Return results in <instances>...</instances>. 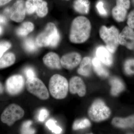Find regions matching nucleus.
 <instances>
[{"label": "nucleus", "mask_w": 134, "mask_h": 134, "mask_svg": "<svg viewBox=\"0 0 134 134\" xmlns=\"http://www.w3.org/2000/svg\"><path fill=\"white\" fill-rule=\"evenodd\" d=\"M91 30V24L87 18L83 16L77 17L71 24L70 40L75 44L84 43L90 37Z\"/></svg>", "instance_id": "1"}, {"label": "nucleus", "mask_w": 134, "mask_h": 134, "mask_svg": "<svg viewBox=\"0 0 134 134\" xmlns=\"http://www.w3.org/2000/svg\"><path fill=\"white\" fill-rule=\"evenodd\" d=\"M60 40V34L57 27L53 23H49L36 38V42L38 47H55Z\"/></svg>", "instance_id": "2"}, {"label": "nucleus", "mask_w": 134, "mask_h": 134, "mask_svg": "<svg viewBox=\"0 0 134 134\" xmlns=\"http://www.w3.org/2000/svg\"><path fill=\"white\" fill-rule=\"evenodd\" d=\"M48 88L50 94L54 98L63 99L66 97L68 92V82L64 76L55 74L50 78Z\"/></svg>", "instance_id": "3"}, {"label": "nucleus", "mask_w": 134, "mask_h": 134, "mask_svg": "<svg viewBox=\"0 0 134 134\" xmlns=\"http://www.w3.org/2000/svg\"><path fill=\"white\" fill-rule=\"evenodd\" d=\"M99 34L107 49L112 53H115L120 44V34L118 29L114 26L110 28L102 26L99 29Z\"/></svg>", "instance_id": "4"}, {"label": "nucleus", "mask_w": 134, "mask_h": 134, "mask_svg": "<svg viewBox=\"0 0 134 134\" xmlns=\"http://www.w3.org/2000/svg\"><path fill=\"white\" fill-rule=\"evenodd\" d=\"M111 114L110 108L106 105L102 99H96L94 100L90 107L88 114L92 120L99 122L108 119Z\"/></svg>", "instance_id": "5"}, {"label": "nucleus", "mask_w": 134, "mask_h": 134, "mask_svg": "<svg viewBox=\"0 0 134 134\" xmlns=\"http://www.w3.org/2000/svg\"><path fill=\"white\" fill-rule=\"evenodd\" d=\"M24 115V111L19 105L12 104L8 106L1 116L2 122L11 126L17 121L21 119Z\"/></svg>", "instance_id": "6"}, {"label": "nucleus", "mask_w": 134, "mask_h": 134, "mask_svg": "<svg viewBox=\"0 0 134 134\" xmlns=\"http://www.w3.org/2000/svg\"><path fill=\"white\" fill-rule=\"evenodd\" d=\"M27 90L41 100H46L49 97L48 90L40 79L34 77L27 79L26 82Z\"/></svg>", "instance_id": "7"}, {"label": "nucleus", "mask_w": 134, "mask_h": 134, "mask_svg": "<svg viewBox=\"0 0 134 134\" xmlns=\"http://www.w3.org/2000/svg\"><path fill=\"white\" fill-rule=\"evenodd\" d=\"M25 3L26 12L29 15L36 12L38 16L43 18L48 14V5L44 0H26Z\"/></svg>", "instance_id": "8"}, {"label": "nucleus", "mask_w": 134, "mask_h": 134, "mask_svg": "<svg viewBox=\"0 0 134 134\" xmlns=\"http://www.w3.org/2000/svg\"><path fill=\"white\" fill-rule=\"evenodd\" d=\"M25 79L23 76L15 75L10 77L6 82V90L8 93L12 96L17 95L24 88Z\"/></svg>", "instance_id": "9"}, {"label": "nucleus", "mask_w": 134, "mask_h": 134, "mask_svg": "<svg viewBox=\"0 0 134 134\" xmlns=\"http://www.w3.org/2000/svg\"><path fill=\"white\" fill-rule=\"evenodd\" d=\"M26 12L25 3L23 0H18L10 8V19L16 23H21L24 20Z\"/></svg>", "instance_id": "10"}, {"label": "nucleus", "mask_w": 134, "mask_h": 134, "mask_svg": "<svg viewBox=\"0 0 134 134\" xmlns=\"http://www.w3.org/2000/svg\"><path fill=\"white\" fill-rule=\"evenodd\" d=\"M81 56L78 53L71 52L63 55L60 59L62 66L66 69H72L80 64Z\"/></svg>", "instance_id": "11"}, {"label": "nucleus", "mask_w": 134, "mask_h": 134, "mask_svg": "<svg viewBox=\"0 0 134 134\" xmlns=\"http://www.w3.org/2000/svg\"><path fill=\"white\" fill-rule=\"evenodd\" d=\"M119 44L129 50L134 48V31L129 26H126L120 33Z\"/></svg>", "instance_id": "12"}, {"label": "nucleus", "mask_w": 134, "mask_h": 134, "mask_svg": "<svg viewBox=\"0 0 134 134\" xmlns=\"http://www.w3.org/2000/svg\"><path fill=\"white\" fill-rule=\"evenodd\" d=\"M69 89L70 93L78 94L80 97H83L86 93L85 84L82 79L78 76H74L70 80Z\"/></svg>", "instance_id": "13"}, {"label": "nucleus", "mask_w": 134, "mask_h": 134, "mask_svg": "<svg viewBox=\"0 0 134 134\" xmlns=\"http://www.w3.org/2000/svg\"><path fill=\"white\" fill-rule=\"evenodd\" d=\"M43 60L46 66L52 69H60L62 67L60 59L56 53H48L43 57Z\"/></svg>", "instance_id": "14"}, {"label": "nucleus", "mask_w": 134, "mask_h": 134, "mask_svg": "<svg viewBox=\"0 0 134 134\" xmlns=\"http://www.w3.org/2000/svg\"><path fill=\"white\" fill-rule=\"evenodd\" d=\"M111 53L106 47L103 46H99L96 50L97 58L104 65L108 66H111L113 63V59Z\"/></svg>", "instance_id": "15"}, {"label": "nucleus", "mask_w": 134, "mask_h": 134, "mask_svg": "<svg viewBox=\"0 0 134 134\" xmlns=\"http://www.w3.org/2000/svg\"><path fill=\"white\" fill-rule=\"evenodd\" d=\"M80 66L77 70L79 74L85 76H88L91 73L92 68V60L89 57H85L81 60Z\"/></svg>", "instance_id": "16"}, {"label": "nucleus", "mask_w": 134, "mask_h": 134, "mask_svg": "<svg viewBox=\"0 0 134 134\" xmlns=\"http://www.w3.org/2000/svg\"><path fill=\"white\" fill-rule=\"evenodd\" d=\"M111 123L113 126L120 128L131 127L134 125V115L126 118L115 117Z\"/></svg>", "instance_id": "17"}, {"label": "nucleus", "mask_w": 134, "mask_h": 134, "mask_svg": "<svg viewBox=\"0 0 134 134\" xmlns=\"http://www.w3.org/2000/svg\"><path fill=\"white\" fill-rule=\"evenodd\" d=\"M111 86V93L113 96H117L125 89V85L121 80L116 77L111 78L110 80Z\"/></svg>", "instance_id": "18"}, {"label": "nucleus", "mask_w": 134, "mask_h": 134, "mask_svg": "<svg viewBox=\"0 0 134 134\" xmlns=\"http://www.w3.org/2000/svg\"><path fill=\"white\" fill-rule=\"evenodd\" d=\"M103 65L104 64L97 57H95L92 59V65L94 71L99 76L107 77L109 75V72Z\"/></svg>", "instance_id": "19"}, {"label": "nucleus", "mask_w": 134, "mask_h": 134, "mask_svg": "<svg viewBox=\"0 0 134 134\" xmlns=\"http://www.w3.org/2000/svg\"><path fill=\"white\" fill-rule=\"evenodd\" d=\"M73 6L77 12L82 14H86L89 12L90 3L88 0H75Z\"/></svg>", "instance_id": "20"}, {"label": "nucleus", "mask_w": 134, "mask_h": 134, "mask_svg": "<svg viewBox=\"0 0 134 134\" xmlns=\"http://www.w3.org/2000/svg\"><path fill=\"white\" fill-rule=\"evenodd\" d=\"M127 10L122 6L116 5L112 11L113 17L117 22L124 21L126 16Z\"/></svg>", "instance_id": "21"}, {"label": "nucleus", "mask_w": 134, "mask_h": 134, "mask_svg": "<svg viewBox=\"0 0 134 134\" xmlns=\"http://www.w3.org/2000/svg\"><path fill=\"white\" fill-rule=\"evenodd\" d=\"M14 54L9 52L5 54L0 59V69L5 68L13 65L15 61Z\"/></svg>", "instance_id": "22"}, {"label": "nucleus", "mask_w": 134, "mask_h": 134, "mask_svg": "<svg viewBox=\"0 0 134 134\" xmlns=\"http://www.w3.org/2000/svg\"><path fill=\"white\" fill-rule=\"evenodd\" d=\"M34 25L30 22H25L17 29L16 34L20 37H25L33 31Z\"/></svg>", "instance_id": "23"}, {"label": "nucleus", "mask_w": 134, "mask_h": 134, "mask_svg": "<svg viewBox=\"0 0 134 134\" xmlns=\"http://www.w3.org/2000/svg\"><path fill=\"white\" fill-rule=\"evenodd\" d=\"M23 46L26 51L29 53L34 52L37 49L38 46L36 41L31 38H28L24 40Z\"/></svg>", "instance_id": "24"}, {"label": "nucleus", "mask_w": 134, "mask_h": 134, "mask_svg": "<svg viewBox=\"0 0 134 134\" xmlns=\"http://www.w3.org/2000/svg\"><path fill=\"white\" fill-rule=\"evenodd\" d=\"M91 125V123L88 119H83L77 120L74 122L72 128L74 130H78L88 127Z\"/></svg>", "instance_id": "25"}, {"label": "nucleus", "mask_w": 134, "mask_h": 134, "mask_svg": "<svg viewBox=\"0 0 134 134\" xmlns=\"http://www.w3.org/2000/svg\"><path fill=\"white\" fill-rule=\"evenodd\" d=\"M54 120L50 119L47 121L46 125L47 127L53 133L55 134H60L62 132V129L55 124Z\"/></svg>", "instance_id": "26"}, {"label": "nucleus", "mask_w": 134, "mask_h": 134, "mask_svg": "<svg viewBox=\"0 0 134 134\" xmlns=\"http://www.w3.org/2000/svg\"><path fill=\"white\" fill-rule=\"evenodd\" d=\"M32 121L28 120L24 122L21 129V132L22 134H34L36 132L35 130L31 127V125L32 124Z\"/></svg>", "instance_id": "27"}, {"label": "nucleus", "mask_w": 134, "mask_h": 134, "mask_svg": "<svg viewBox=\"0 0 134 134\" xmlns=\"http://www.w3.org/2000/svg\"><path fill=\"white\" fill-rule=\"evenodd\" d=\"M124 69L127 74H134V59L126 60L124 64Z\"/></svg>", "instance_id": "28"}, {"label": "nucleus", "mask_w": 134, "mask_h": 134, "mask_svg": "<svg viewBox=\"0 0 134 134\" xmlns=\"http://www.w3.org/2000/svg\"><path fill=\"white\" fill-rule=\"evenodd\" d=\"M11 44L7 41L0 42V59L1 58L3 54L11 47Z\"/></svg>", "instance_id": "29"}, {"label": "nucleus", "mask_w": 134, "mask_h": 134, "mask_svg": "<svg viewBox=\"0 0 134 134\" xmlns=\"http://www.w3.org/2000/svg\"><path fill=\"white\" fill-rule=\"evenodd\" d=\"M96 8L98 11L101 15L106 16L107 15V12L104 7V3L101 0L98 1L96 5Z\"/></svg>", "instance_id": "30"}, {"label": "nucleus", "mask_w": 134, "mask_h": 134, "mask_svg": "<svg viewBox=\"0 0 134 134\" xmlns=\"http://www.w3.org/2000/svg\"><path fill=\"white\" fill-rule=\"evenodd\" d=\"M49 115L48 110L45 108H42L39 112L38 119L39 121L43 122L47 118Z\"/></svg>", "instance_id": "31"}, {"label": "nucleus", "mask_w": 134, "mask_h": 134, "mask_svg": "<svg viewBox=\"0 0 134 134\" xmlns=\"http://www.w3.org/2000/svg\"><path fill=\"white\" fill-rule=\"evenodd\" d=\"M127 24L130 27L134 29V9L130 13L128 16Z\"/></svg>", "instance_id": "32"}, {"label": "nucleus", "mask_w": 134, "mask_h": 134, "mask_svg": "<svg viewBox=\"0 0 134 134\" xmlns=\"http://www.w3.org/2000/svg\"><path fill=\"white\" fill-rule=\"evenodd\" d=\"M116 5L122 6L128 10L130 7V0H116Z\"/></svg>", "instance_id": "33"}, {"label": "nucleus", "mask_w": 134, "mask_h": 134, "mask_svg": "<svg viewBox=\"0 0 134 134\" xmlns=\"http://www.w3.org/2000/svg\"><path fill=\"white\" fill-rule=\"evenodd\" d=\"M25 74L27 79L36 77V74L34 70L31 68H27L25 70Z\"/></svg>", "instance_id": "34"}, {"label": "nucleus", "mask_w": 134, "mask_h": 134, "mask_svg": "<svg viewBox=\"0 0 134 134\" xmlns=\"http://www.w3.org/2000/svg\"><path fill=\"white\" fill-rule=\"evenodd\" d=\"M7 22L6 17L3 15H0V24H5Z\"/></svg>", "instance_id": "35"}, {"label": "nucleus", "mask_w": 134, "mask_h": 134, "mask_svg": "<svg viewBox=\"0 0 134 134\" xmlns=\"http://www.w3.org/2000/svg\"><path fill=\"white\" fill-rule=\"evenodd\" d=\"M12 0H0V7L7 4Z\"/></svg>", "instance_id": "36"}, {"label": "nucleus", "mask_w": 134, "mask_h": 134, "mask_svg": "<svg viewBox=\"0 0 134 134\" xmlns=\"http://www.w3.org/2000/svg\"><path fill=\"white\" fill-rule=\"evenodd\" d=\"M3 86L2 84L0 82V94H2L3 92Z\"/></svg>", "instance_id": "37"}, {"label": "nucleus", "mask_w": 134, "mask_h": 134, "mask_svg": "<svg viewBox=\"0 0 134 134\" xmlns=\"http://www.w3.org/2000/svg\"><path fill=\"white\" fill-rule=\"evenodd\" d=\"M4 12L5 13H9V12H10V9L9 8H7L5 9V10H4Z\"/></svg>", "instance_id": "38"}, {"label": "nucleus", "mask_w": 134, "mask_h": 134, "mask_svg": "<svg viewBox=\"0 0 134 134\" xmlns=\"http://www.w3.org/2000/svg\"><path fill=\"white\" fill-rule=\"evenodd\" d=\"M2 28L1 26H0V35L2 33Z\"/></svg>", "instance_id": "39"}, {"label": "nucleus", "mask_w": 134, "mask_h": 134, "mask_svg": "<svg viewBox=\"0 0 134 134\" xmlns=\"http://www.w3.org/2000/svg\"><path fill=\"white\" fill-rule=\"evenodd\" d=\"M65 1H69V0H65Z\"/></svg>", "instance_id": "40"}, {"label": "nucleus", "mask_w": 134, "mask_h": 134, "mask_svg": "<svg viewBox=\"0 0 134 134\" xmlns=\"http://www.w3.org/2000/svg\"><path fill=\"white\" fill-rule=\"evenodd\" d=\"M133 1H134V0H133Z\"/></svg>", "instance_id": "41"}]
</instances>
